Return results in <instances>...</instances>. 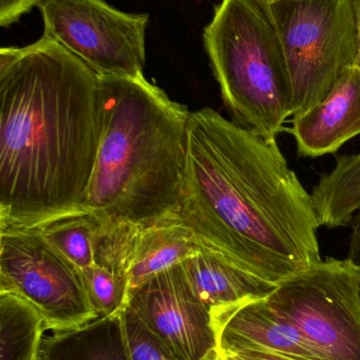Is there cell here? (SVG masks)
<instances>
[{
    "label": "cell",
    "mask_w": 360,
    "mask_h": 360,
    "mask_svg": "<svg viewBox=\"0 0 360 360\" xmlns=\"http://www.w3.org/2000/svg\"><path fill=\"white\" fill-rule=\"evenodd\" d=\"M123 321L132 360H179L129 309Z\"/></svg>",
    "instance_id": "cell-19"
},
{
    "label": "cell",
    "mask_w": 360,
    "mask_h": 360,
    "mask_svg": "<svg viewBox=\"0 0 360 360\" xmlns=\"http://www.w3.org/2000/svg\"><path fill=\"white\" fill-rule=\"evenodd\" d=\"M297 152L302 158L335 154L360 134V65L347 69L325 98L292 117Z\"/></svg>",
    "instance_id": "cell-12"
},
{
    "label": "cell",
    "mask_w": 360,
    "mask_h": 360,
    "mask_svg": "<svg viewBox=\"0 0 360 360\" xmlns=\"http://www.w3.org/2000/svg\"><path fill=\"white\" fill-rule=\"evenodd\" d=\"M243 360H294L283 355L275 353L259 352V351H244V352L232 353Z\"/></svg>",
    "instance_id": "cell-22"
},
{
    "label": "cell",
    "mask_w": 360,
    "mask_h": 360,
    "mask_svg": "<svg viewBox=\"0 0 360 360\" xmlns=\"http://www.w3.org/2000/svg\"><path fill=\"white\" fill-rule=\"evenodd\" d=\"M264 1H266V4H276V2L281 1V0H264Z\"/></svg>",
    "instance_id": "cell-25"
},
{
    "label": "cell",
    "mask_w": 360,
    "mask_h": 360,
    "mask_svg": "<svg viewBox=\"0 0 360 360\" xmlns=\"http://www.w3.org/2000/svg\"><path fill=\"white\" fill-rule=\"evenodd\" d=\"M44 317L29 302L0 293V360H39Z\"/></svg>",
    "instance_id": "cell-16"
},
{
    "label": "cell",
    "mask_w": 360,
    "mask_h": 360,
    "mask_svg": "<svg viewBox=\"0 0 360 360\" xmlns=\"http://www.w3.org/2000/svg\"><path fill=\"white\" fill-rule=\"evenodd\" d=\"M44 36L99 76L144 75L149 14L123 12L105 0H38Z\"/></svg>",
    "instance_id": "cell-8"
},
{
    "label": "cell",
    "mask_w": 360,
    "mask_h": 360,
    "mask_svg": "<svg viewBox=\"0 0 360 360\" xmlns=\"http://www.w3.org/2000/svg\"><path fill=\"white\" fill-rule=\"evenodd\" d=\"M203 360H243L237 355L232 354L230 352H224V351L219 350L216 348L215 350L211 351L206 357Z\"/></svg>",
    "instance_id": "cell-23"
},
{
    "label": "cell",
    "mask_w": 360,
    "mask_h": 360,
    "mask_svg": "<svg viewBox=\"0 0 360 360\" xmlns=\"http://www.w3.org/2000/svg\"><path fill=\"white\" fill-rule=\"evenodd\" d=\"M203 42L232 122L276 139L292 116V90L270 4L222 0L204 27Z\"/></svg>",
    "instance_id": "cell-4"
},
{
    "label": "cell",
    "mask_w": 360,
    "mask_h": 360,
    "mask_svg": "<svg viewBox=\"0 0 360 360\" xmlns=\"http://www.w3.org/2000/svg\"><path fill=\"white\" fill-rule=\"evenodd\" d=\"M0 293L29 302L53 333L77 329L99 317L80 269L58 253L35 226H0Z\"/></svg>",
    "instance_id": "cell-7"
},
{
    "label": "cell",
    "mask_w": 360,
    "mask_h": 360,
    "mask_svg": "<svg viewBox=\"0 0 360 360\" xmlns=\"http://www.w3.org/2000/svg\"><path fill=\"white\" fill-rule=\"evenodd\" d=\"M35 228L58 253L80 271L94 264L99 222L92 214L84 210L71 212Z\"/></svg>",
    "instance_id": "cell-17"
},
{
    "label": "cell",
    "mask_w": 360,
    "mask_h": 360,
    "mask_svg": "<svg viewBox=\"0 0 360 360\" xmlns=\"http://www.w3.org/2000/svg\"><path fill=\"white\" fill-rule=\"evenodd\" d=\"M97 76L101 139L82 210L104 226L178 214L190 112L144 75Z\"/></svg>",
    "instance_id": "cell-3"
},
{
    "label": "cell",
    "mask_w": 360,
    "mask_h": 360,
    "mask_svg": "<svg viewBox=\"0 0 360 360\" xmlns=\"http://www.w3.org/2000/svg\"><path fill=\"white\" fill-rule=\"evenodd\" d=\"M123 314L44 336L39 360H132Z\"/></svg>",
    "instance_id": "cell-14"
},
{
    "label": "cell",
    "mask_w": 360,
    "mask_h": 360,
    "mask_svg": "<svg viewBox=\"0 0 360 360\" xmlns=\"http://www.w3.org/2000/svg\"><path fill=\"white\" fill-rule=\"evenodd\" d=\"M285 49L292 117L325 98L359 65L354 0H281L270 4Z\"/></svg>",
    "instance_id": "cell-5"
},
{
    "label": "cell",
    "mask_w": 360,
    "mask_h": 360,
    "mask_svg": "<svg viewBox=\"0 0 360 360\" xmlns=\"http://www.w3.org/2000/svg\"><path fill=\"white\" fill-rule=\"evenodd\" d=\"M181 264L192 289L209 311L243 300L266 298L276 288L201 245Z\"/></svg>",
    "instance_id": "cell-13"
},
{
    "label": "cell",
    "mask_w": 360,
    "mask_h": 360,
    "mask_svg": "<svg viewBox=\"0 0 360 360\" xmlns=\"http://www.w3.org/2000/svg\"><path fill=\"white\" fill-rule=\"evenodd\" d=\"M266 300L321 360H360V270L350 260H321Z\"/></svg>",
    "instance_id": "cell-6"
},
{
    "label": "cell",
    "mask_w": 360,
    "mask_h": 360,
    "mask_svg": "<svg viewBox=\"0 0 360 360\" xmlns=\"http://www.w3.org/2000/svg\"><path fill=\"white\" fill-rule=\"evenodd\" d=\"M89 300L99 317L123 314L129 304V281L126 275L99 264L80 271Z\"/></svg>",
    "instance_id": "cell-18"
},
{
    "label": "cell",
    "mask_w": 360,
    "mask_h": 360,
    "mask_svg": "<svg viewBox=\"0 0 360 360\" xmlns=\"http://www.w3.org/2000/svg\"><path fill=\"white\" fill-rule=\"evenodd\" d=\"M200 250L178 214L146 224L99 226L94 264L126 275L129 300L156 275L181 264Z\"/></svg>",
    "instance_id": "cell-10"
},
{
    "label": "cell",
    "mask_w": 360,
    "mask_h": 360,
    "mask_svg": "<svg viewBox=\"0 0 360 360\" xmlns=\"http://www.w3.org/2000/svg\"><path fill=\"white\" fill-rule=\"evenodd\" d=\"M101 132L99 76L54 40L0 51V226L80 211Z\"/></svg>",
    "instance_id": "cell-2"
},
{
    "label": "cell",
    "mask_w": 360,
    "mask_h": 360,
    "mask_svg": "<svg viewBox=\"0 0 360 360\" xmlns=\"http://www.w3.org/2000/svg\"><path fill=\"white\" fill-rule=\"evenodd\" d=\"M351 226L350 245L347 259L360 270V210L353 217Z\"/></svg>",
    "instance_id": "cell-21"
},
{
    "label": "cell",
    "mask_w": 360,
    "mask_h": 360,
    "mask_svg": "<svg viewBox=\"0 0 360 360\" xmlns=\"http://www.w3.org/2000/svg\"><path fill=\"white\" fill-rule=\"evenodd\" d=\"M38 0H0V25L8 27L29 13Z\"/></svg>",
    "instance_id": "cell-20"
},
{
    "label": "cell",
    "mask_w": 360,
    "mask_h": 360,
    "mask_svg": "<svg viewBox=\"0 0 360 360\" xmlns=\"http://www.w3.org/2000/svg\"><path fill=\"white\" fill-rule=\"evenodd\" d=\"M355 19H356L357 34H359V60L360 65V0H354Z\"/></svg>",
    "instance_id": "cell-24"
},
{
    "label": "cell",
    "mask_w": 360,
    "mask_h": 360,
    "mask_svg": "<svg viewBox=\"0 0 360 360\" xmlns=\"http://www.w3.org/2000/svg\"><path fill=\"white\" fill-rule=\"evenodd\" d=\"M312 198L321 226H350L360 210V152L336 156L335 167L313 188Z\"/></svg>",
    "instance_id": "cell-15"
},
{
    "label": "cell",
    "mask_w": 360,
    "mask_h": 360,
    "mask_svg": "<svg viewBox=\"0 0 360 360\" xmlns=\"http://www.w3.org/2000/svg\"><path fill=\"white\" fill-rule=\"evenodd\" d=\"M217 348L224 352L275 353L294 360H321L293 323L266 298H253L211 310Z\"/></svg>",
    "instance_id": "cell-11"
},
{
    "label": "cell",
    "mask_w": 360,
    "mask_h": 360,
    "mask_svg": "<svg viewBox=\"0 0 360 360\" xmlns=\"http://www.w3.org/2000/svg\"><path fill=\"white\" fill-rule=\"evenodd\" d=\"M127 309L179 360H203L217 348L211 311L192 289L182 264L144 283Z\"/></svg>",
    "instance_id": "cell-9"
},
{
    "label": "cell",
    "mask_w": 360,
    "mask_h": 360,
    "mask_svg": "<svg viewBox=\"0 0 360 360\" xmlns=\"http://www.w3.org/2000/svg\"><path fill=\"white\" fill-rule=\"evenodd\" d=\"M178 215L201 247L274 285L323 260L312 194L277 139L209 108L190 112Z\"/></svg>",
    "instance_id": "cell-1"
}]
</instances>
